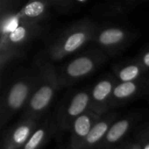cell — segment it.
Here are the masks:
<instances>
[{
	"mask_svg": "<svg viewBox=\"0 0 149 149\" xmlns=\"http://www.w3.org/2000/svg\"><path fill=\"white\" fill-rule=\"evenodd\" d=\"M36 63L38 68V79L22 117L42 120L48 114V110L61 86L56 65L52 62L42 56L38 58Z\"/></svg>",
	"mask_w": 149,
	"mask_h": 149,
	"instance_id": "1",
	"label": "cell"
},
{
	"mask_svg": "<svg viewBox=\"0 0 149 149\" xmlns=\"http://www.w3.org/2000/svg\"><path fill=\"white\" fill-rule=\"evenodd\" d=\"M110 149H119V148H118V147H116V148H110Z\"/></svg>",
	"mask_w": 149,
	"mask_h": 149,
	"instance_id": "22",
	"label": "cell"
},
{
	"mask_svg": "<svg viewBox=\"0 0 149 149\" xmlns=\"http://www.w3.org/2000/svg\"><path fill=\"white\" fill-rule=\"evenodd\" d=\"M52 10L50 0H36L25 3L17 10V15L21 23H44Z\"/></svg>",
	"mask_w": 149,
	"mask_h": 149,
	"instance_id": "15",
	"label": "cell"
},
{
	"mask_svg": "<svg viewBox=\"0 0 149 149\" xmlns=\"http://www.w3.org/2000/svg\"><path fill=\"white\" fill-rule=\"evenodd\" d=\"M107 60L108 56L95 45L78 53L56 67L61 88L69 87L89 77L103 66Z\"/></svg>",
	"mask_w": 149,
	"mask_h": 149,
	"instance_id": "4",
	"label": "cell"
},
{
	"mask_svg": "<svg viewBox=\"0 0 149 149\" xmlns=\"http://www.w3.org/2000/svg\"><path fill=\"white\" fill-rule=\"evenodd\" d=\"M98 24L90 18H82L61 31L48 45L45 55L53 64L79 52L93 43Z\"/></svg>",
	"mask_w": 149,
	"mask_h": 149,
	"instance_id": "2",
	"label": "cell"
},
{
	"mask_svg": "<svg viewBox=\"0 0 149 149\" xmlns=\"http://www.w3.org/2000/svg\"><path fill=\"white\" fill-rule=\"evenodd\" d=\"M134 139L140 144L141 149H149V123L142 126L136 132Z\"/></svg>",
	"mask_w": 149,
	"mask_h": 149,
	"instance_id": "19",
	"label": "cell"
},
{
	"mask_svg": "<svg viewBox=\"0 0 149 149\" xmlns=\"http://www.w3.org/2000/svg\"><path fill=\"white\" fill-rule=\"evenodd\" d=\"M38 75V65L16 73L2 93L0 124L3 127L21 109H24L34 90Z\"/></svg>",
	"mask_w": 149,
	"mask_h": 149,
	"instance_id": "3",
	"label": "cell"
},
{
	"mask_svg": "<svg viewBox=\"0 0 149 149\" xmlns=\"http://www.w3.org/2000/svg\"><path fill=\"white\" fill-rule=\"evenodd\" d=\"M124 145L126 146L127 149H141L140 144L134 139V140H131V141H124L123 142Z\"/></svg>",
	"mask_w": 149,
	"mask_h": 149,
	"instance_id": "20",
	"label": "cell"
},
{
	"mask_svg": "<svg viewBox=\"0 0 149 149\" xmlns=\"http://www.w3.org/2000/svg\"><path fill=\"white\" fill-rule=\"evenodd\" d=\"M117 83L113 73H106L90 87L92 111L100 115L109 112L110 100Z\"/></svg>",
	"mask_w": 149,
	"mask_h": 149,
	"instance_id": "12",
	"label": "cell"
},
{
	"mask_svg": "<svg viewBox=\"0 0 149 149\" xmlns=\"http://www.w3.org/2000/svg\"><path fill=\"white\" fill-rule=\"evenodd\" d=\"M148 97H149V77L131 82H118L110 100L109 111Z\"/></svg>",
	"mask_w": 149,
	"mask_h": 149,
	"instance_id": "9",
	"label": "cell"
},
{
	"mask_svg": "<svg viewBox=\"0 0 149 149\" xmlns=\"http://www.w3.org/2000/svg\"><path fill=\"white\" fill-rule=\"evenodd\" d=\"M118 148H119V149H127L126 146L124 145V143H121L120 145H119V146H118Z\"/></svg>",
	"mask_w": 149,
	"mask_h": 149,
	"instance_id": "21",
	"label": "cell"
},
{
	"mask_svg": "<svg viewBox=\"0 0 149 149\" xmlns=\"http://www.w3.org/2000/svg\"><path fill=\"white\" fill-rule=\"evenodd\" d=\"M100 116L101 115L94 113L93 111L89 110L79 116L73 122L70 129V148L82 149L93 127L100 118Z\"/></svg>",
	"mask_w": 149,
	"mask_h": 149,
	"instance_id": "13",
	"label": "cell"
},
{
	"mask_svg": "<svg viewBox=\"0 0 149 149\" xmlns=\"http://www.w3.org/2000/svg\"><path fill=\"white\" fill-rule=\"evenodd\" d=\"M64 149H71V148H69V147H68V148H64Z\"/></svg>",
	"mask_w": 149,
	"mask_h": 149,
	"instance_id": "23",
	"label": "cell"
},
{
	"mask_svg": "<svg viewBox=\"0 0 149 149\" xmlns=\"http://www.w3.org/2000/svg\"><path fill=\"white\" fill-rule=\"evenodd\" d=\"M91 108L90 87L75 89L66 93L54 113L58 132L70 131L73 122Z\"/></svg>",
	"mask_w": 149,
	"mask_h": 149,
	"instance_id": "7",
	"label": "cell"
},
{
	"mask_svg": "<svg viewBox=\"0 0 149 149\" xmlns=\"http://www.w3.org/2000/svg\"><path fill=\"white\" fill-rule=\"evenodd\" d=\"M112 71L120 83L135 81L148 77V71L136 57L117 61L112 66Z\"/></svg>",
	"mask_w": 149,
	"mask_h": 149,
	"instance_id": "14",
	"label": "cell"
},
{
	"mask_svg": "<svg viewBox=\"0 0 149 149\" xmlns=\"http://www.w3.org/2000/svg\"><path fill=\"white\" fill-rule=\"evenodd\" d=\"M144 117L142 111H133L118 119L113 123L98 149L113 148L123 143L126 137L133 131Z\"/></svg>",
	"mask_w": 149,
	"mask_h": 149,
	"instance_id": "8",
	"label": "cell"
},
{
	"mask_svg": "<svg viewBox=\"0 0 149 149\" xmlns=\"http://www.w3.org/2000/svg\"><path fill=\"white\" fill-rule=\"evenodd\" d=\"M142 0L108 1L96 4L92 9V14L100 24L124 21L127 15L144 3Z\"/></svg>",
	"mask_w": 149,
	"mask_h": 149,
	"instance_id": "10",
	"label": "cell"
},
{
	"mask_svg": "<svg viewBox=\"0 0 149 149\" xmlns=\"http://www.w3.org/2000/svg\"><path fill=\"white\" fill-rule=\"evenodd\" d=\"M40 121L41 120L22 117L14 126L3 132L1 141V149L22 148Z\"/></svg>",
	"mask_w": 149,
	"mask_h": 149,
	"instance_id": "11",
	"label": "cell"
},
{
	"mask_svg": "<svg viewBox=\"0 0 149 149\" xmlns=\"http://www.w3.org/2000/svg\"><path fill=\"white\" fill-rule=\"evenodd\" d=\"M46 30L44 23H21L12 32L1 36L0 39V64L1 70L11 60L21 57L24 49L41 36Z\"/></svg>",
	"mask_w": 149,
	"mask_h": 149,
	"instance_id": "6",
	"label": "cell"
},
{
	"mask_svg": "<svg viewBox=\"0 0 149 149\" xmlns=\"http://www.w3.org/2000/svg\"><path fill=\"white\" fill-rule=\"evenodd\" d=\"M56 132H58V129L54 114H47L41 120L35 131L21 149H42Z\"/></svg>",
	"mask_w": 149,
	"mask_h": 149,
	"instance_id": "16",
	"label": "cell"
},
{
	"mask_svg": "<svg viewBox=\"0 0 149 149\" xmlns=\"http://www.w3.org/2000/svg\"><path fill=\"white\" fill-rule=\"evenodd\" d=\"M118 117L119 113L113 111H109L102 114L93 127L82 149H98L111 126L118 119Z\"/></svg>",
	"mask_w": 149,
	"mask_h": 149,
	"instance_id": "17",
	"label": "cell"
},
{
	"mask_svg": "<svg viewBox=\"0 0 149 149\" xmlns=\"http://www.w3.org/2000/svg\"><path fill=\"white\" fill-rule=\"evenodd\" d=\"M50 2L53 10L63 15L76 13L89 4L87 0H50Z\"/></svg>",
	"mask_w": 149,
	"mask_h": 149,
	"instance_id": "18",
	"label": "cell"
},
{
	"mask_svg": "<svg viewBox=\"0 0 149 149\" xmlns=\"http://www.w3.org/2000/svg\"><path fill=\"white\" fill-rule=\"evenodd\" d=\"M140 36V31L125 21L98 24L93 44L110 57L123 52Z\"/></svg>",
	"mask_w": 149,
	"mask_h": 149,
	"instance_id": "5",
	"label": "cell"
}]
</instances>
